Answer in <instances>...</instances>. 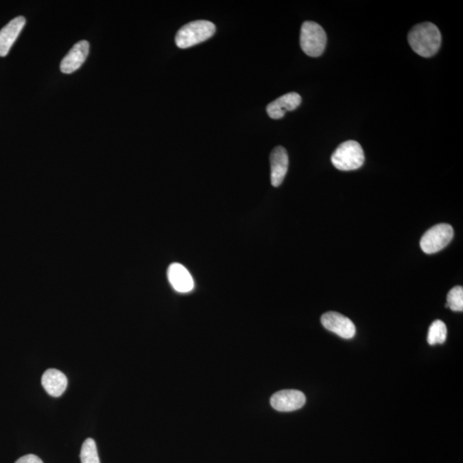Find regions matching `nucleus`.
Listing matches in <instances>:
<instances>
[{"label":"nucleus","instance_id":"obj_17","mask_svg":"<svg viewBox=\"0 0 463 463\" xmlns=\"http://www.w3.org/2000/svg\"><path fill=\"white\" fill-rule=\"evenodd\" d=\"M15 463H43L38 456L34 455H27L19 458Z\"/></svg>","mask_w":463,"mask_h":463},{"label":"nucleus","instance_id":"obj_11","mask_svg":"<svg viewBox=\"0 0 463 463\" xmlns=\"http://www.w3.org/2000/svg\"><path fill=\"white\" fill-rule=\"evenodd\" d=\"M301 101V96L298 93H287L267 106L268 115L271 119H280L286 112L296 109L300 105Z\"/></svg>","mask_w":463,"mask_h":463},{"label":"nucleus","instance_id":"obj_13","mask_svg":"<svg viewBox=\"0 0 463 463\" xmlns=\"http://www.w3.org/2000/svg\"><path fill=\"white\" fill-rule=\"evenodd\" d=\"M45 390L50 396L60 397L67 390L68 380L64 374L56 369H48L41 379Z\"/></svg>","mask_w":463,"mask_h":463},{"label":"nucleus","instance_id":"obj_7","mask_svg":"<svg viewBox=\"0 0 463 463\" xmlns=\"http://www.w3.org/2000/svg\"><path fill=\"white\" fill-rule=\"evenodd\" d=\"M307 398L304 393L296 390H284L274 394L270 404L274 409L280 412H291L300 409L304 406Z\"/></svg>","mask_w":463,"mask_h":463},{"label":"nucleus","instance_id":"obj_2","mask_svg":"<svg viewBox=\"0 0 463 463\" xmlns=\"http://www.w3.org/2000/svg\"><path fill=\"white\" fill-rule=\"evenodd\" d=\"M331 163L336 169L352 171L359 169L365 163V154L356 141L348 140L340 144L331 156Z\"/></svg>","mask_w":463,"mask_h":463},{"label":"nucleus","instance_id":"obj_15","mask_svg":"<svg viewBox=\"0 0 463 463\" xmlns=\"http://www.w3.org/2000/svg\"><path fill=\"white\" fill-rule=\"evenodd\" d=\"M80 458L82 463H101L94 439H86L82 446Z\"/></svg>","mask_w":463,"mask_h":463},{"label":"nucleus","instance_id":"obj_5","mask_svg":"<svg viewBox=\"0 0 463 463\" xmlns=\"http://www.w3.org/2000/svg\"><path fill=\"white\" fill-rule=\"evenodd\" d=\"M453 237H454V230L451 225L446 224V223L436 225L422 236L421 249L427 254L440 252L451 243Z\"/></svg>","mask_w":463,"mask_h":463},{"label":"nucleus","instance_id":"obj_16","mask_svg":"<svg viewBox=\"0 0 463 463\" xmlns=\"http://www.w3.org/2000/svg\"><path fill=\"white\" fill-rule=\"evenodd\" d=\"M445 307L451 308L454 311H463V287L462 286L453 287L449 292L447 304Z\"/></svg>","mask_w":463,"mask_h":463},{"label":"nucleus","instance_id":"obj_6","mask_svg":"<svg viewBox=\"0 0 463 463\" xmlns=\"http://www.w3.org/2000/svg\"><path fill=\"white\" fill-rule=\"evenodd\" d=\"M322 324L328 331L344 339H351L355 335V324L348 318L339 312H326L321 318Z\"/></svg>","mask_w":463,"mask_h":463},{"label":"nucleus","instance_id":"obj_3","mask_svg":"<svg viewBox=\"0 0 463 463\" xmlns=\"http://www.w3.org/2000/svg\"><path fill=\"white\" fill-rule=\"evenodd\" d=\"M215 33V24L206 20H198L185 24L178 31L175 43L180 48H188L204 43Z\"/></svg>","mask_w":463,"mask_h":463},{"label":"nucleus","instance_id":"obj_4","mask_svg":"<svg viewBox=\"0 0 463 463\" xmlns=\"http://www.w3.org/2000/svg\"><path fill=\"white\" fill-rule=\"evenodd\" d=\"M327 36L318 23L307 21L302 24L300 30V47L305 54L310 57H319L324 53Z\"/></svg>","mask_w":463,"mask_h":463},{"label":"nucleus","instance_id":"obj_8","mask_svg":"<svg viewBox=\"0 0 463 463\" xmlns=\"http://www.w3.org/2000/svg\"><path fill=\"white\" fill-rule=\"evenodd\" d=\"M271 167V184L273 187H280L287 173L288 154L286 149L281 146L274 147L270 157Z\"/></svg>","mask_w":463,"mask_h":463},{"label":"nucleus","instance_id":"obj_10","mask_svg":"<svg viewBox=\"0 0 463 463\" xmlns=\"http://www.w3.org/2000/svg\"><path fill=\"white\" fill-rule=\"evenodd\" d=\"M167 278L171 287L178 293H189L193 289V278L187 268L180 263H171L168 267Z\"/></svg>","mask_w":463,"mask_h":463},{"label":"nucleus","instance_id":"obj_14","mask_svg":"<svg viewBox=\"0 0 463 463\" xmlns=\"http://www.w3.org/2000/svg\"><path fill=\"white\" fill-rule=\"evenodd\" d=\"M447 339V327L444 322L436 320L429 328L427 342L430 345L442 344Z\"/></svg>","mask_w":463,"mask_h":463},{"label":"nucleus","instance_id":"obj_12","mask_svg":"<svg viewBox=\"0 0 463 463\" xmlns=\"http://www.w3.org/2000/svg\"><path fill=\"white\" fill-rule=\"evenodd\" d=\"M23 16H17L0 30V57H5L25 26Z\"/></svg>","mask_w":463,"mask_h":463},{"label":"nucleus","instance_id":"obj_9","mask_svg":"<svg viewBox=\"0 0 463 463\" xmlns=\"http://www.w3.org/2000/svg\"><path fill=\"white\" fill-rule=\"evenodd\" d=\"M89 51L87 40L79 41L71 48L61 62L60 70L63 73L71 74L78 70L84 63Z\"/></svg>","mask_w":463,"mask_h":463},{"label":"nucleus","instance_id":"obj_1","mask_svg":"<svg viewBox=\"0 0 463 463\" xmlns=\"http://www.w3.org/2000/svg\"><path fill=\"white\" fill-rule=\"evenodd\" d=\"M407 40L415 53L421 57L430 58L440 48L442 36L435 24L427 22L415 25L408 33Z\"/></svg>","mask_w":463,"mask_h":463}]
</instances>
